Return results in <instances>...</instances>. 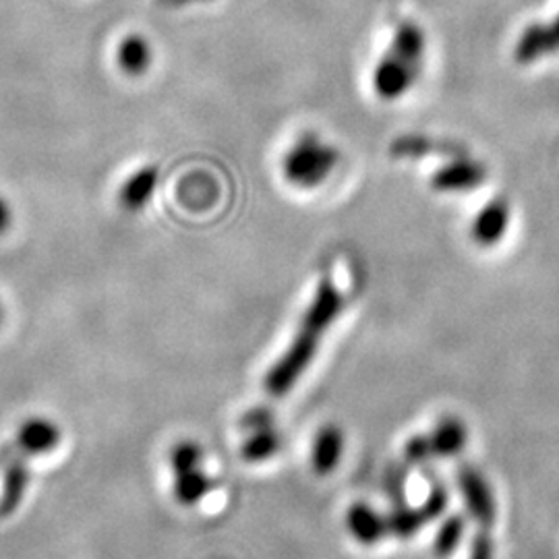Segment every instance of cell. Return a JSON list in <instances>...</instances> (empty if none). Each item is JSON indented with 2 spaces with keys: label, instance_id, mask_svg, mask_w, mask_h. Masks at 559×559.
I'll use <instances>...</instances> for the list:
<instances>
[{
  "label": "cell",
  "instance_id": "cell-1",
  "mask_svg": "<svg viewBox=\"0 0 559 559\" xmlns=\"http://www.w3.org/2000/svg\"><path fill=\"white\" fill-rule=\"evenodd\" d=\"M342 294L335 289L334 282L328 278L321 280L307 312L303 315L298 334L294 335L291 346L269 367L264 378V388L269 396H287L296 385V381L303 378V373L317 355L321 335L328 332V328L342 312Z\"/></svg>",
  "mask_w": 559,
  "mask_h": 559
},
{
  "label": "cell",
  "instance_id": "cell-2",
  "mask_svg": "<svg viewBox=\"0 0 559 559\" xmlns=\"http://www.w3.org/2000/svg\"><path fill=\"white\" fill-rule=\"evenodd\" d=\"M340 162L334 145L323 143L317 135H303L284 157V179L301 189H314L330 179Z\"/></svg>",
  "mask_w": 559,
  "mask_h": 559
},
{
  "label": "cell",
  "instance_id": "cell-3",
  "mask_svg": "<svg viewBox=\"0 0 559 559\" xmlns=\"http://www.w3.org/2000/svg\"><path fill=\"white\" fill-rule=\"evenodd\" d=\"M456 483L462 493V499L467 504L469 514L483 526L490 529L497 516V506L493 497L492 487L483 472L470 465H462L456 472Z\"/></svg>",
  "mask_w": 559,
  "mask_h": 559
},
{
  "label": "cell",
  "instance_id": "cell-4",
  "mask_svg": "<svg viewBox=\"0 0 559 559\" xmlns=\"http://www.w3.org/2000/svg\"><path fill=\"white\" fill-rule=\"evenodd\" d=\"M419 73L421 71L406 65L392 52H385L373 71V90L378 93V98L385 102L398 100L417 84Z\"/></svg>",
  "mask_w": 559,
  "mask_h": 559
},
{
  "label": "cell",
  "instance_id": "cell-5",
  "mask_svg": "<svg viewBox=\"0 0 559 559\" xmlns=\"http://www.w3.org/2000/svg\"><path fill=\"white\" fill-rule=\"evenodd\" d=\"M487 179V170L483 164L469 160V157H456L431 177V187L437 193H469L472 189L481 187Z\"/></svg>",
  "mask_w": 559,
  "mask_h": 559
},
{
  "label": "cell",
  "instance_id": "cell-6",
  "mask_svg": "<svg viewBox=\"0 0 559 559\" xmlns=\"http://www.w3.org/2000/svg\"><path fill=\"white\" fill-rule=\"evenodd\" d=\"M61 427L56 425L52 419L46 417H29L25 419L13 440L15 449L25 456H45L48 452L56 449L61 444Z\"/></svg>",
  "mask_w": 559,
  "mask_h": 559
},
{
  "label": "cell",
  "instance_id": "cell-7",
  "mask_svg": "<svg viewBox=\"0 0 559 559\" xmlns=\"http://www.w3.org/2000/svg\"><path fill=\"white\" fill-rule=\"evenodd\" d=\"M508 226H510V205L506 200L495 198L492 202L485 203L481 212L474 216L470 226V237L474 245L490 249L504 239V234L508 232Z\"/></svg>",
  "mask_w": 559,
  "mask_h": 559
},
{
  "label": "cell",
  "instance_id": "cell-8",
  "mask_svg": "<svg viewBox=\"0 0 559 559\" xmlns=\"http://www.w3.org/2000/svg\"><path fill=\"white\" fill-rule=\"evenodd\" d=\"M344 524H346V531L351 533V537L355 538L358 545H365V547L378 545L388 535L385 516L380 514L373 506H369L365 501H357L346 510Z\"/></svg>",
  "mask_w": 559,
  "mask_h": 559
},
{
  "label": "cell",
  "instance_id": "cell-9",
  "mask_svg": "<svg viewBox=\"0 0 559 559\" xmlns=\"http://www.w3.org/2000/svg\"><path fill=\"white\" fill-rule=\"evenodd\" d=\"M157 179H160V173H157L156 166L137 168L134 175H129V179L123 182V187L118 191L120 207L129 214L143 212L145 205L152 202V198H154Z\"/></svg>",
  "mask_w": 559,
  "mask_h": 559
},
{
  "label": "cell",
  "instance_id": "cell-10",
  "mask_svg": "<svg viewBox=\"0 0 559 559\" xmlns=\"http://www.w3.org/2000/svg\"><path fill=\"white\" fill-rule=\"evenodd\" d=\"M344 452V433L340 427L330 423L323 425L315 433L314 444H312V467L317 474L328 477L332 474Z\"/></svg>",
  "mask_w": 559,
  "mask_h": 559
},
{
  "label": "cell",
  "instance_id": "cell-11",
  "mask_svg": "<svg viewBox=\"0 0 559 559\" xmlns=\"http://www.w3.org/2000/svg\"><path fill=\"white\" fill-rule=\"evenodd\" d=\"M29 485V469L27 458L17 454L7 467L2 477V490H0V518H9L15 514L22 506L23 497Z\"/></svg>",
  "mask_w": 559,
  "mask_h": 559
},
{
  "label": "cell",
  "instance_id": "cell-12",
  "mask_svg": "<svg viewBox=\"0 0 559 559\" xmlns=\"http://www.w3.org/2000/svg\"><path fill=\"white\" fill-rule=\"evenodd\" d=\"M429 440L437 458H456L469 444V429L458 417L446 415L433 427Z\"/></svg>",
  "mask_w": 559,
  "mask_h": 559
},
{
  "label": "cell",
  "instance_id": "cell-13",
  "mask_svg": "<svg viewBox=\"0 0 559 559\" xmlns=\"http://www.w3.org/2000/svg\"><path fill=\"white\" fill-rule=\"evenodd\" d=\"M388 52L398 56L406 65L421 71L423 56H425V34H423V29L417 23H401L394 31V38H392V45L388 48Z\"/></svg>",
  "mask_w": 559,
  "mask_h": 559
},
{
  "label": "cell",
  "instance_id": "cell-14",
  "mask_svg": "<svg viewBox=\"0 0 559 559\" xmlns=\"http://www.w3.org/2000/svg\"><path fill=\"white\" fill-rule=\"evenodd\" d=\"M116 61L120 71L127 73L129 77H141L148 68L152 67L154 50L148 42V38H143L141 34H127L118 45Z\"/></svg>",
  "mask_w": 559,
  "mask_h": 559
},
{
  "label": "cell",
  "instance_id": "cell-15",
  "mask_svg": "<svg viewBox=\"0 0 559 559\" xmlns=\"http://www.w3.org/2000/svg\"><path fill=\"white\" fill-rule=\"evenodd\" d=\"M214 490V481L205 474V470L200 469L185 470L177 472L173 481V495L185 508H193L203 501Z\"/></svg>",
  "mask_w": 559,
  "mask_h": 559
},
{
  "label": "cell",
  "instance_id": "cell-16",
  "mask_svg": "<svg viewBox=\"0 0 559 559\" xmlns=\"http://www.w3.org/2000/svg\"><path fill=\"white\" fill-rule=\"evenodd\" d=\"M554 48L547 36V25L545 23H531L526 29L520 34L518 45L514 48L516 61L520 65H531L537 63L538 59L551 54Z\"/></svg>",
  "mask_w": 559,
  "mask_h": 559
},
{
  "label": "cell",
  "instance_id": "cell-17",
  "mask_svg": "<svg viewBox=\"0 0 559 559\" xmlns=\"http://www.w3.org/2000/svg\"><path fill=\"white\" fill-rule=\"evenodd\" d=\"M282 447V437L278 431H274V427L262 429V431H253L249 433L243 446H241V456L245 462L251 465H259L271 460Z\"/></svg>",
  "mask_w": 559,
  "mask_h": 559
},
{
  "label": "cell",
  "instance_id": "cell-18",
  "mask_svg": "<svg viewBox=\"0 0 559 559\" xmlns=\"http://www.w3.org/2000/svg\"><path fill=\"white\" fill-rule=\"evenodd\" d=\"M388 520V535H394L396 538H412L427 524L425 514L419 508L398 504L390 514L385 516Z\"/></svg>",
  "mask_w": 559,
  "mask_h": 559
},
{
  "label": "cell",
  "instance_id": "cell-19",
  "mask_svg": "<svg viewBox=\"0 0 559 559\" xmlns=\"http://www.w3.org/2000/svg\"><path fill=\"white\" fill-rule=\"evenodd\" d=\"M465 533H467V520L458 514L447 516L446 520L442 522V526L437 529V535L433 541L435 554L440 558H449L458 549V545L462 543Z\"/></svg>",
  "mask_w": 559,
  "mask_h": 559
},
{
  "label": "cell",
  "instance_id": "cell-20",
  "mask_svg": "<svg viewBox=\"0 0 559 559\" xmlns=\"http://www.w3.org/2000/svg\"><path fill=\"white\" fill-rule=\"evenodd\" d=\"M168 465L173 474L185 472V470L200 469L203 465V447L193 440H182L179 444L170 447Z\"/></svg>",
  "mask_w": 559,
  "mask_h": 559
},
{
  "label": "cell",
  "instance_id": "cell-21",
  "mask_svg": "<svg viewBox=\"0 0 559 559\" xmlns=\"http://www.w3.org/2000/svg\"><path fill=\"white\" fill-rule=\"evenodd\" d=\"M437 143L433 139L427 137H419V135H408V137H398L390 152L394 157H421L429 154V152H437Z\"/></svg>",
  "mask_w": 559,
  "mask_h": 559
},
{
  "label": "cell",
  "instance_id": "cell-22",
  "mask_svg": "<svg viewBox=\"0 0 559 559\" xmlns=\"http://www.w3.org/2000/svg\"><path fill=\"white\" fill-rule=\"evenodd\" d=\"M404 456L408 460V465H415V467H423L427 465L435 454H433V446H431V440L429 435H412L406 446H404Z\"/></svg>",
  "mask_w": 559,
  "mask_h": 559
},
{
  "label": "cell",
  "instance_id": "cell-23",
  "mask_svg": "<svg viewBox=\"0 0 559 559\" xmlns=\"http://www.w3.org/2000/svg\"><path fill=\"white\" fill-rule=\"evenodd\" d=\"M447 504H449L447 490H444L442 485H433L427 493L425 501L421 504V510L425 514L427 522H433V520H437L440 516L444 514Z\"/></svg>",
  "mask_w": 559,
  "mask_h": 559
},
{
  "label": "cell",
  "instance_id": "cell-24",
  "mask_svg": "<svg viewBox=\"0 0 559 559\" xmlns=\"http://www.w3.org/2000/svg\"><path fill=\"white\" fill-rule=\"evenodd\" d=\"M241 427L245 429L246 433L269 429V427H274V412L266 408V406L249 408L245 415H243V419H241Z\"/></svg>",
  "mask_w": 559,
  "mask_h": 559
},
{
  "label": "cell",
  "instance_id": "cell-25",
  "mask_svg": "<svg viewBox=\"0 0 559 559\" xmlns=\"http://www.w3.org/2000/svg\"><path fill=\"white\" fill-rule=\"evenodd\" d=\"M469 559H493V543L487 535H479L472 541Z\"/></svg>",
  "mask_w": 559,
  "mask_h": 559
},
{
  "label": "cell",
  "instance_id": "cell-26",
  "mask_svg": "<svg viewBox=\"0 0 559 559\" xmlns=\"http://www.w3.org/2000/svg\"><path fill=\"white\" fill-rule=\"evenodd\" d=\"M385 487H388V493L398 501V499H403L404 495V474L401 472H396V470H390V474H388V479H385Z\"/></svg>",
  "mask_w": 559,
  "mask_h": 559
},
{
  "label": "cell",
  "instance_id": "cell-27",
  "mask_svg": "<svg viewBox=\"0 0 559 559\" xmlns=\"http://www.w3.org/2000/svg\"><path fill=\"white\" fill-rule=\"evenodd\" d=\"M13 224V209L11 203L0 195V234H4Z\"/></svg>",
  "mask_w": 559,
  "mask_h": 559
},
{
  "label": "cell",
  "instance_id": "cell-28",
  "mask_svg": "<svg viewBox=\"0 0 559 559\" xmlns=\"http://www.w3.org/2000/svg\"><path fill=\"white\" fill-rule=\"evenodd\" d=\"M547 25V36H549V42H551V48H554V52L559 50V15L551 23H545Z\"/></svg>",
  "mask_w": 559,
  "mask_h": 559
},
{
  "label": "cell",
  "instance_id": "cell-29",
  "mask_svg": "<svg viewBox=\"0 0 559 559\" xmlns=\"http://www.w3.org/2000/svg\"><path fill=\"white\" fill-rule=\"evenodd\" d=\"M2 321H4V309H2V301H0V326H2Z\"/></svg>",
  "mask_w": 559,
  "mask_h": 559
}]
</instances>
